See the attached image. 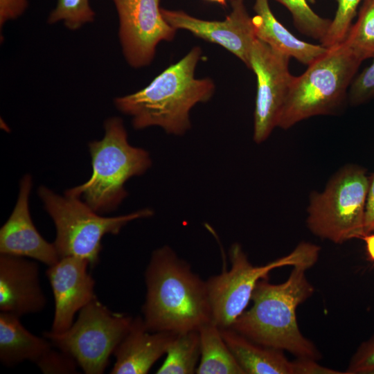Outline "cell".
Here are the masks:
<instances>
[{
  "mask_svg": "<svg viewBox=\"0 0 374 374\" xmlns=\"http://www.w3.org/2000/svg\"><path fill=\"white\" fill-rule=\"evenodd\" d=\"M369 177L358 165H346L330 179L321 193L313 192L307 225L315 235L341 244L364 235V223Z\"/></svg>",
  "mask_w": 374,
  "mask_h": 374,
  "instance_id": "52a82bcc",
  "label": "cell"
},
{
  "mask_svg": "<svg viewBox=\"0 0 374 374\" xmlns=\"http://www.w3.org/2000/svg\"><path fill=\"white\" fill-rule=\"evenodd\" d=\"M363 0H337V9L329 29L321 41L328 48L342 42L353 24L359 6Z\"/></svg>",
  "mask_w": 374,
  "mask_h": 374,
  "instance_id": "d4e9b609",
  "label": "cell"
},
{
  "mask_svg": "<svg viewBox=\"0 0 374 374\" xmlns=\"http://www.w3.org/2000/svg\"><path fill=\"white\" fill-rule=\"evenodd\" d=\"M95 16L89 0H57L55 7L47 18V22L54 24L62 21L67 28L75 30L92 22Z\"/></svg>",
  "mask_w": 374,
  "mask_h": 374,
  "instance_id": "cb8c5ba5",
  "label": "cell"
},
{
  "mask_svg": "<svg viewBox=\"0 0 374 374\" xmlns=\"http://www.w3.org/2000/svg\"><path fill=\"white\" fill-rule=\"evenodd\" d=\"M307 269L293 267L288 278L279 284L260 280L251 296V307L231 328L256 343L287 350L297 357L319 358L317 348L301 333L296 320L297 307L314 292L306 277Z\"/></svg>",
  "mask_w": 374,
  "mask_h": 374,
  "instance_id": "3957f363",
  "label": "cell"
},
{
  "mask_svg": "<svg viewBox=\"0 0 374 374\" xmlns=\"http://www.w3.org/2000/svg\"><path fill=\"white\" fill-rule=\"evenodd\" d=\"M35 364L46 374L75 373L78 365L71 355L60 350L53 349V347Z\"/></svg>",
  "mask_w": 374,
  "mask_h": 374,
  "instance_id": "4316f807",
  "label": "cell"
},
{
  "mask_svg": "<svg viewBox=\"0 0 374 374\" xmlns=\"http://www.w3.org/2000/svg\"><path fill=\"white\" fill-rule=\"evenodd\" d=\"M46 299L38 265L25 257L0 253V311L18 317L41 312Z\"/></svg>",
  "mask_w": 374,
  "mask_h": 374,
  "instance_id": "9a60e30c",
  "label": "cell"
},
{
  "mask_svg": "<svg viewBox=\"0 0 374 374\" xmlns=\"http://www.w3.org/2000/svg\"><path fill=\"white\" fill-rule=\"evenodd\" d=\"M28 0H0V26L16 19L28 8Z\"/></svg>",
  "mask_w": 374,
  "mask_h": 374,
  "instance_id": "f1b7e54d",
  "label": "cell"
},
{
  "mask_svg": "<svg viewBox=\"0 0 374 374\" xmlns=\"http://www.w3.org/2000/svg\"><path fill=\"white\" fill-rule=\"evenodd\" d=\"M290 57L256 39L249 69L256 76L257 92L253 116V140L265 141L278 121L294 79L290 71Z\"/></svg>",
  "mask_w": 374,
  "mask_h": 374,
  "instance_id": "30bf717a",
  "label": "cell"
},
{
  "mask_svg": "<svg viewBox=\"0 0 374 374\" xmlns=\"http://www.w3.org/2000/svg\"><path fill=\"white\" fill-rule=\"evenodd\" d=\"M201 55V48L193 47L144 88L114 98V105L132 117L134 129L157 126L168 134H185L190 127V111L209 100L215 92L211 79L195 77Z\"/></svg>",
  "mask_w": 374,
  "mask_h": 374,
  "instance_id": "7a4b0ae2",
  "label": "cell"
},
{
  "mask_svg": "<svg viewBox=\"0 0 374 374\" xmlns=\"http://www.w3.org/2000/svg\"><path fill=\"white\" fill-rule=\"evenodd\" d=\"M222 336L245 374H294L292 361L283 350L256 343L231 328Z\"/></svg>",
  "mask_w": 374,
  "mask_h": 374,
  "instance_id": "ac0fdd59",
  "label": "cell"
},
{
  "mask_svg": "<svg viewBox=\"0 0 374 374\" xmlns=\"http://www.w3.org/2000/svg\"><path fill=\"white\" fill-rule=\"evenodd\" d=\"M53 346L46 337L33 335L21 324L19 317L0 314V361L11 367L29 360L36 363Z\"/></svg>",
  "mask_w": 374,
  "mask_h": 374,
  "instance_id": "d6986e66",
  "label": "cell"
},
{
  "mask_svg": "<svg viewBox=\"0 0 374 374\" xmlns=\"http://www.w3.org/2000/svg\"><path fill=\"white\" fill-rule=\"evenodd\" d=\"M290 12L296 28L301 33L320 42L326 36L331 20L314 12L307 0H276Z\"/></svg>",
  "mask_w": 374,
  "mask_h": 374,
  "instance_id": "603a6c76",
  "label": "cell"
},
{
  "mask_svg": "<svg viewBox=\"0 0 374 374\" xmlns=\"http://www.w3.org/2000/svg\"><path fill=\"white\" fill-rule=\"evenodd\" d=\"M198 331L201 355L196 373L245 374L213 320L202 324Z\"/></svg>",
  "mask_w": 374,
  "mask_h": 374,
  "instance_id": "ffe728a7",
  "label": "cell"
},
{
  "mask_svg": "<svg viewBox=\"0 0 374 374\" xmlns=\"http://www.w3.org/2000/svg\"><path fill=\"white\" fill-rule=\"evenodd\" d=\"M38 195L54 222L56 237L53 244L60 258H82L91 266L99 260L104 235L118 234L129 222L154 213L150 208H143L126 215L105 217L74 196H61L43 186L39 188Z\"/></svg>",
  "mask_w": 374,
  "mask_h": 374,
  "instance_id": "8992f818",
  "label": "cell"
},
{
  "mask_svg": "<svg viewBox=\"0 0 374 374\" xmlns=\"http://www.w3.org/2000/svg\"><path fill=\"white\" fill-rule=\"evenodd\" d=\"M119 21L123 53L134 68L150 64L157 45L172 41L176 30L164 19L160 0H112Z\"/></svg>",
  "mask_w": 374,
  "mask_h": 374,
  "instance_id": "8fae6325",
  "label": "cell"
},
{
  "mask_svg": "<svg viewBox=\"0 0 374 374\" xmlns=\"http://www.w3.org/2000/svg\"><path fill=\"white\" fill-rule=\"evenodd\" d=\"M145 281L142 312L150 330L179 333L212 320L206 280L169 246L153 251Z\"/></svg>",
  "mask_w": 374,
  "mask_h": 374,
  "instance_id": "6da1fadb",
  "label": "cell"
},
{
  "mask_svg": "<svg viewBox=\"0 0 374 374\" xmlns=\"http://www.w3.org/2000/svg\"><path fill=\"white\" fill-rule=\"evenodd\" d=\"M101 140L89 143L92 166L90 178L65 193L80 199L99 214L116 209L127 195L126 181L143 175L152 165L147 150L129 143L121 118H107Z\"/></svg>",
  "mask_w": 374,
  "mask_h": 374,
  "instance_id": "277c9868",
  "label": "cell"
},
{
  "mask_svg": "<svg viewBox=\"0 0 374 374\" xmlns=\"http://www.w3.org/2000/svg\"><path fill=\"white\" fill-rule=\"evenodd\" d=\"M361 239L365 242L368 258L374 262V233L364 235Z\"/></svg>",
  "mask_w": 374,
  "mask_h": 374,
  "instance_id": "1f68e13d",
  "label": "cell"
},
{
  "mask_svg": "<svg viewBox=\"0 0 374 374\" xmlns=\"http://www.w3.org/2000/svg\"><path fill=\"white\" fill-rule=\"evenodd\" d=\"M364 230V235L374 233V172L369 177V186L365 206Z\"/></svg>",
  "mask_w": 374,
  "mask_h": 374,
  "instance_id": "4dcf8cb0",
  "label": "cell"
},
{
  "mask_svg": "<svg viewBox=\"0 0 374 374\" xmlns=\"http://www.w3.org/2000/svg\"><path fill=\"white\" fill-rule=\"evenodd\" d=\"M132 320L130 316L112 312L95 298L79 311L66 331L45 332L44 336L73 357L84 373L101 374Z\"/></svg>",
  "mask_w": 374,
  "mask_h": 374,
  "instance_id": "9c48e42d",
  "label": "cell"
},
{
  "mask_svg": "<svg viewBox=\"0 0 374 374\" xmlns=\"http://www.w3.org/2000/svg\"><path fill=\"white\" fill-rule=\"evenodd\" d=\"M252 17L256 38L290 58L308 66L328 48L301 40L292 34L274 15L269 0H255Z\"/></svg>",
  "mask_w": 374,
  "mask_h": 374,
  "instance_id": "e0dca14e",
  "label": "cell"
},
{
  "mask_svg": "<svg viewBox=\"0 0 374 374\" xmlns=\"http://www.w3.org/2000/svg\"><path fill=\"white\" fill-rule=\"evenodd\" d=\"M32 186L31 176L24 175L14 209L0 229V253L30 258L49 267L60 258L54 244L40 235L31 219L28 199Z\"/></svg>",
  "mask_w": 374,
  "mask_h": 374,
  "instance_id": "5bb4252c",
  "label": "cell"
},
{
  "mask_svg": "<svg viewBox=\"0 0 374 374\" xmlns=\"http://www.w3.org/2000/svg\"><path fill=\"white\" fill-rule=\"evenodd\" d=\"M166 22L176 30H186L217 44L235 55L249 68L253 44L257 39L252 17L243 0H232L231 11L223 20L201 19L182 10L161 9Z\"/></svg>",
  "mask_w": 374,
  "mask_h": 374,
  "instance_id": "7c38bea8",
  "label": "cell"
},
{
  "mask_svg": "<svg viewBox=\"0 0 374 374\" xmlns=\"http://www.w3.org/2000/svg\"><path fill=\"white\" fill-rule=\"evenodd\" d=\"M89 265L84 258L66 256L46 270L55 301L51 332L62 333L69 329L75 313L96 298Z\"/></svg>",
  "mask_w": 374,
  "mask_h": 374,
  "instance_id": "4fadbf2b",
  "label": "cell"
},
{
  "mask_svg": "<svg viewBox=\"0 0 374 374\" xmlns=\"http://www.w3.org/2000/svg\"><path fill=\"white\" fill-rule=\"evenodd\" d=\"M342 42L362 62L374 57V0H363L357 18Z\"/></svg>",
  "mask_w": 374,
  "mask_h": 374,
  "instance_id": "7402d4cb",
  "label": "cell"
},
{
  "mask_svg": "<svg viewBox=\"0 0 374 374\" xmlns=\"http://www.w3.org/2000/svg\"><path fill=\"white\" fill-rule=\"evenodd\" d=\"M320 248L310 242H301L289 254L264 265L251 263L238 243L229 249L231 268L206 280L212 320L220 328H231L246 310L258 282L267 278L273 269L285 266L307 269L317 262Z\"/></svg>",
  "mask_w": 374,
  "mask_h": 374,
  "instance_id": "ba28073f",
  "label": "cell"
},
{
  "mask_svg": "<svg viewBox=\"0 0 374 374\" xmlns=\"http://www.w3.org/2000/svg\"><path fill=\"white\" fill-rule=\"evenodd\" d=\"M362 62L344 42L328 48L294 77L277 127L287 130L308 118L336 112Z\"/></svg>",
  "mask_w": 374,
  "mask_h": 374,
  "instance_id": "5b68a950",
  "label": "cell"
},
{
  "mask_svg": "<svg viewBox=\"0 0 374 374\" xmlns=\"http://www.w3.org/2000/svg\"><path fill=\"white\" fill-rule=\"evenodd\" d=\"M348 98L353 106L360 105L374 98V57L371 64L353 79Z\"/></svg>",
  "mask_w": 374,
  "mask_h": 374,
  "instance_id": "484cf974",
  "label": "cell"
},
{
  "mask_svg": "<svg viewBox=\"0 0 374 374\" xmlns=\"http://www.w3.org/2000/svg\"><path fill=\"white\" fill-rule=\"evenodd\" d=\"M177 333L150 330L143 317L133 318L131 326L114 351L112 374H145L163 355Z\"/></svg>",
  "mask_w": 374,
  "mask_h": 374,
  "instance_id": "2e32d148",
  "label": "cell"
},
{
  "mask_svg": "<svg viewBox=\"0 0 374 374\" xmlns=\"http://www.w3.org/2000/svg\"><path fill=\"white\" fill-rule=\"evenodd\" d=\"M294 374H345L319 364L316 359L298 357L292 361Z\"/></svg>",
  "mask_w": 374,
  "mask_h": 374,
  "instance_id": "f546056e",
  "label": "cell"
},
{
  "mask_svg": "<svg viewBox=\"0 0 374 374\" xmlns=\"http://www.w3.org/2000/svg\"><path fill=\"white\" fill-rule=\"evenodd\" d=\"M157 374H193L199 362L201 349L198 330L177 333L166 353Z\"/></svg>",
  "mask_w": 374,
  "mask_h": 374,
  "instance_id": "44dd1931",
  "label": "cell"
},
{
  "mask_svg": "<svg viewBox=\"0 0 374 374\" xmlns=\"http://www.w3.org/2000/svg\"><path fill=\"white\" fill-rule=\"evenodd\" d=\"M211 2L217 3L222 6H226L227 0H206Z\"/></svg>",
  "mask_w": 374,
  "mask_h": 374,
  "instance_id": "d6a6232c",
  "label": "cell"
},
{
  "mask_svg": "<svg viewBox=\"0 0 374 374\" xmlns=\"http://www.w3.org/2000/svg\"><path fill=\"white\" fill-rule=\"evenodd\" d=\"M345 374H374V335L357 349Z\"/></svg>",
  "mask_w": 374,
  "mask_h": 374,
  "instance_id": "83f0119b",
  "label": "cell"
}]
</instances>
